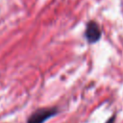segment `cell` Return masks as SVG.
Wrapping results in <instances>:
<instances>
[{
	"instance_id": "cell-1",
	"label": "cell",
	"mask_w": 123,
	"mask_h": 123,
	"mask_svg": "<svg viewBox=\"0 0 123 123\" xmlns=\"http://www.w3.org/2000/svg\"><path fill=\"white\" fill-rule=\"evenodd\" d=\"M58 110L56 108H42L38 109L32 113L27 123H43L48 118L56 115Z\"/></svg>"
},
{
	"instance_id": "cell-2",
	"label": "cell",
	"mask_w": 123,
	"mask_h": 123,
	"mask_svg": "<svg viewBox=\"0 0 123 123\" xmlns=\"http://www.w3.org/2000/svg\"><path fill=\"white\" fill-rule=\"evenodd\" d=\"M86 37L89 43L97 42L101 37V30L99 25L95 21H90L86 25Z\"/></svg>"
},
{
	"instance_id": "cell-3",
	"label": "cell",
	"mask_w": 123,
	"mask_h": 123,
	"mask_svg": "<svg viewBox=\"0 0 123 123\" xmlns=\"http://www.w3.org/2000/svg\"><path fill=\"white\" fill-rule=\"evenodd\" d=\"M113 122H114V116L111 117V118L108 120V122H107V123H113Z\"/></svg>"
}]
</instances>
